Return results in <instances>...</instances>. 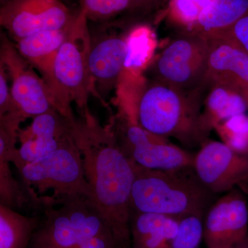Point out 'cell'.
Instances as JSON below:
<instances>
[{
	"label": "cell",
	"instance_id": "obj_1",
	"mask_svg": "<svg viewBox=\"0 0 248 248\" xmlns=\"http://www.w3.org/2000/svg\"><path fill=\"white\" fill-rule=\"evenodd\" d=\"M73 124L85 175L97 205L113 234L117 248H131L130 197L133 161L122 151L113 124L102 125L89 108Z\"/></svg>",
	"mask_w": 248,
	"mask_h": 248
},
{
	"label": "cell",
	"instance_id": "obj_2",
	"mask_svg": "<svg viewBox=\"0 0 248 248\" xmlns=\"http://www.w3.org/2000/svg\"><path fill=\"white\" fill-rule=\"evenodd\" d=\"M135 170L130 207L139 213L181 217L205 216L215 202L197 177L193 166L174 170L147 169L133 161Z\"/></svg>",
	"mask_w": 248,
	"mask_h": 248
},
{
	"label": "cell",
	"instance_id": "obj_3",
	"mask_svg": "<svg viewBox=\"0 0 248 248\" xmlns=\"http://www.w3.org/2000/svg\"><path fill=\"white\" fill-rule=\"evenodd\" d=\"M202 91L186 92L159 81L146 85L135 102V115L143 129L184 146H202L206 139L201 125Z\"/></svg>",
	"mask_w": 248,
	"mask_h": 248
},
{
	"label": "cell",
	"instance_id": "obj_4",
	"mask_svg": "<svg viewBox=\"0 0 248 248\" xmlns=\"http://www.w3.org/2000/svg\"><path fill=\"white\" fill-rule=\"evenodd\" d=\"M91 44L89 19L79 10L57 54L51 77L46 84L55 110L71 121L76 120L72 103L82 113L89 109L90 96L94 94L89 67Z\"/></svg>",
	"mask_w": 248,
	"mask_h": 248
},
{
	"label": "cell",
	"instance_id": "obj_5",
	"mask_svg": "<svg viewBox=\"0 0 248 248\" xmlns=\"http://www.w3.org/2000/svg\"><path fill=\"white\" fill-rule=\"evenodd\" d=\"M18 172L31 202L36 206H55L75 196L93 201L92 189L73 134L56 151L26 164Z\"/></svg>",
	"mask_w": 248,
	"mask_h": 248
},
{
	"label": "cell",
	"instance_id": "obj_6",
	"mask_svg": "<svg viewBox=\"0 0 248 248\" xmlns=\"http://www.w3.org/2000/svg\"><path fill=\"white\" fill-rule=\"evenodd\" d=\"M57 205L45 208V218L33 235V242L50 248H77L89 238L112 233L89 197L75 196Z\"/></svg>",
	"mask_w": 248,
	"mask_h": 248
},
{
	"label": "cell",
	"instance_id": "obj_7",
	"mask_svg": "<svg viewBox=\"0 0 248 248\" xmlns=\"http://www.w3.org/2000/svg\"><path fill=\"white\" fill-rule=\"evenodd\" d=\"M208 53V40L184 32L166 46L153 62V80L186 92L203 91Z\"/></svg>",
	"mask_w": 248,
	"mask_h": 248
},
{
	"label": "cell",
	"instance_id": "obj_8",
	"mask_svg": "<svg viewBox=\"0 0 248 248\" xmlns=\"http://www.w3.org/2000/svg\"><path fill=\"white\" fill-rule=\"evenodd\" d=\"M115 128L122 151L137 164L147 169L174 170L193 166L195 155L173 144L169 139L147 131L125 116Z\"/></svg>",
	"mask_w": 248,
	"mask_h": 248
},
{
	"label": "cell",
	"instance_id": "obj_9",
	"mask_svg": "<svg viewBox=\"0 0 248 248\" xmlns=\"http://www.w3.org/2000/svg\"><path fill=\"white\" fill-rule=\"evenodd\" d=\"M193 169L215 195L238 188L248 196V153L233 151L222 141L206 140L195 155Z\"/></svg>",
	"mask_w": 248,
	"mask_h": 248
},
{
	"label": "cell",
	"instance_id": "obj_10",
	"mask_svg": "<svg viewBox=\"0 0 248 248\" xmlns=\"http://www.w3.org/2000/svg\"><path fill=\"white\" fill-rule=\"evenodd\" d=\"M0 63L11 79L15 102L28 119L55 109L51 93L42 77L4 34L1 35Z\"/></svg>",
	"mask_w": 248,
	"mask_h": 248
},
{
	"label": "cell",
	"instance_id": "obj_11",
	"mask_svg": "<svg viewBox=\"0 0 248 248\" xmlns=\"http://www.w3.org/2000/svg\"><path fill=\"white\" fill-rule=\"evenodd\" d=\"M75 16L62 0H11L0 8L1 27L15 42L68 27Z\"/></svg>",
	"mask_w": 248,
	"mask_h": 248
},
{
	"label": "cell",
	"instance_id": "obj_12",
	"mask_svg": "<svg viewBox=\"0 0 248 248\" xmlns=\"http://www.w3.org/2000/svg\"><path fill=\"white\" fill-rule=\"evenodd\" d=\"M248 236L246 195L233 189L210 205L203 219V240L208 248H232Z\"/></svg>",
	"mask_w": 248,
	"mask_h": 248
},
{
	"label": "cell",
	"instance_id": "obj_13",
	"mask_svg": "<svg viewBox=\"0 0 248 248\" xmlns=\"http://www.w3.org/2000/svg\"><path fill=\"white\" fill-rule=\"evenodd\" d=\"M129 33L108 31L91 35L89 67L94 96L102 102L118 84L126 66Z\"/></svg>",
	"mask_w": 248,
	"mask_h": 248
},
{
	"label": "cell",
	"instance_id": "obj_14",
	"mask_svg": "<svg viewBox=\"0 0 248 248\" xmlns=\"http://www.w3.org/2000/svg\"><path fill=\"white\" fill-rule=\"evenodd\" d=\"M75 121L66 118L55 109L33 117L29 126L19 130L21 145L14 162L17 171L26 164L46 156L60 148L72 136Z\"/></svg>",
	"mask_w": 248,
	"mask_h": 248
},
{
	"label": "cell",
	"instance_id": "obj_15",
	"mask_svg": "<svg viewBox=\"0 0 248 248\" xmlns=\"http://www.w3.org/2000/svg\"><path fill=\"white\" fill-rule=\"evenodd\" d=\"M205 87L223 86L248 97V54L223 37L209 39Z\"/></svg>",
	"mask_w": 248,
	"mask_h": 248
},
{
	"label": "cell",
	"instance_id": "obj_16",
	"mask_svg": "<svg viewBox=\"0 0 248 248\" xmlns=\"http://www.w3.org/2000/svg\"><path fill=\"white\" fill-rule=\"evenodd\" d=\"M70 25L63 29L40 31L15 42L19 53L40 73L46 84L50 79L54 62Z\"/></svg>",
	"mask_w": 248,
	"mask_h": 248
},
{
	"label": "cell",
	"instance_id": "obj_17",
	"mask_svg": "<svg viewBox=\"0 0 248 248\" xmlns=\"http://www.w3.org/2000/svg\"><path fill=\"white\" fill-rule=\"evenodd\" d=\"M178 217L131 210L130 248H167L179 230Z\"/></svg>",
	"mask_w": 248,
	"mask_h": 248
},
{
	"label": "cell",
	"instance_id": "obj_18",
	"mask_svg": "<svg viewBox=\"0 0 248 248\" xmlns=\"http://www.w3.org/2000/svg\"><path fill=\"white\" fill-rule=\"evenodd\" d=\"M248 14V0H213L203 10L190 32L207 40L221 35Z\"/></svg>",
	"mask_w": 248,
	"mask_h": 248
},
{
	"label": "cell",
	"instance_id": "obj_19",
	"mask_svg": "<svg viewBox=\"0 0 248 248\" xmlns=\"http://www.w3.org/2000/svg\"><path fill=\"white\" fill-rule=\"evenodd\" d=\"M201 125L205 138L218 124L234 116L246 114L248 105L246 98L235 90L223 86H210Z\"/></svg>",
	"mask_w": 248,
	"mask_h": 248
},
{
	"label": "cell",
	"instance_id": "obj_20",
	"mask_svg": "<svg viewBox=\"0 0 248 248\" xmlns=\"http://www.w3.org/2000/svg\"><path fill=\"white\" fill-rule=\"evenodd\" d=\"M40 223L38 217L0 205V248H29Z\"/></svg>",
	"mask_w": 248,
	"mask_h": 248
},
{
	"label": "cell",
	"instance_id": "obj_21",
	"mask_svg": "<svg viewBox=\"0 0 248 248\" xmlns=\"http://www.w3.org/2000/svg\"><path fill=\"white\" fill-rule=\"evenodd\" d=\"M222 142L233 151L248 153V116H234L215 126Z\"/></svg>",
	"mask_w": 248,
	"mask_h": 248
},
{
	"label": "cell",
	"instance_id": "obj_22",
	"mask_svg": "<svg viewBox=\"0 0 248 248\" xmlns=\"http://www.w3.org/2000/svg\"><path fill=\"white\" fill-rule=\"evenodd\" d=\"M213 0H170L168 9L170 20L184 31L190 30L203 10Z\"/></svg>",
	"mask_w": 248,
	"mask_h": 248
},
{
	"label": "cell",
	"instance_id": "obj_23",
	"mask_svg": "<svg viewBox=\"0 0 248 248\" xmlns=\"http://www.w3.org/2000/svg\"><path fill=\"white\" fill-rule=\"evenodd\" d=\"M204 216L190 215L181 217L177 234L167 248H199L203 239Z\"/></svg>",
	"mask_w": 248,
	"mask_h": 248
},
{
	"label": "cell",
	"instance_id": "obj_24",
	"mask_svg": "<svg viewBox=\"0 0 248 248\" xmlns=\"http://www.w3.org/2000/svg\"><path fill=\"white\" fill-rule=\"evenodd\" d=\"M131 0H80V10L89 20H104L130 9Z\"/></svg>",
	"mask_w": 248,
	"mask_h": 248
},
{
	"label": "cell",
	"instance_id": "obj_25",
	"mask_svg": "<svg viewBox=\"0 0 248 248\" xmlns=\"http://www.w3.org/2000/svg\"><path fill=\"white\" fill-rule=\"evenodd\" d=\"M215 37H223L231 41L248 54V14L241 18L226 32Z\"/></svg>",
	"mask_w": 248,
	"mask_h": 248
},
{
	"label": "cell",
	"instance_id": "obj_26",
	"mask_svg": "<svg viewBox=\"0 0 248 248\" xmlns=\"http://www.w3.org/2000/svg\"><path fill=\"white\" fill-rule=\"evenodd\" d=\"M9 78L4 66L0 63V116L21 111L15 102L11 94Z\"/></svg>",
	"mask_w": 248,
	"mask_h": 248
},
{
	"label": "cell",
	"instance_id": "obj_27",
	"mask_svg": "<svg viewBox=\"0 0 248 248\" xmlns=\"http://www.w3.org/2000/svg\"><path fill=\"white\" fill-rule=\"evenodd\" d=\"M77 248H117L112 233L98 235L85 240Z\"/></svg>",
	"mask_w": 248,
	"mask_h": 248
},
{
	"label": "cell",
	"instance_id": "obj_28",
	"mask_svg": "<svg viewBox=\"0 0 248 248\" xmlns=\"http://www.w3.org/2000/svg\"><path fill=\"white\" fill-rule=\"evenodd\" d=\"M155 0H131L130 9H138L146 8L151 5Z\"/></svg>",
	"mask_w": 248,
	"mask_h": 248
},
{
	"label": "cell",
	"instance_id": "obj_29",
	"mask_svg": "<svg viewBox=\"0 0 248 248\" xmlns=\"http://www.w3.org/2000/svg\"><path fill=\"white\" fill-rule=\"evenodd\" d=\"M232 248H248V236Z\"/></svg>",
	"mask_w": 248,
	"mask_h": 248
},
{
	"label": "cell",
	"instance_id": "obj_30",
	"mask_svg": "<svg viewBox=\"0 0 248 248\" xmlns=\"http://www.w3.org/2000/svg\"><path fill=\"white\" fill-rule=\"evenodd\" d=\"M31 244L29 248H50L44 246V245L37 244V243L33 242L32 241H31Z\"/></svg>",
	"mask_w": 248,
	"mask_h": 248
},
{
	"label": "cell",
	"instance_id": "obj_31",
	"mask_svg": "<svg viewBox=\"0 0 248 248\" xmlns=\"http://www.w3.org/2000/svg\"><path fill=\"white\" fill-rule=\"evenodd\" d=\"M11 0H0V4L1 6H3V5L6 4V3L9 2Z\"/></svg>",
	"mask_w": 248,
	"mask_h": 248
},
{
	"label": "cell",
	"instance_id": "obj_32",
	"mask_svg": "<svg viewBox=\"0 0 248 248\" xmlns=\"http://www.w3.org/2000/svg\"><path fill=\"white\" fill-rule=\"evenodd\" d=\"M246 101H247L248 105V97L246 98Z\"/></svg>",
	"mask_w": 248,
	"mask_h": 248
}]
</instances>
